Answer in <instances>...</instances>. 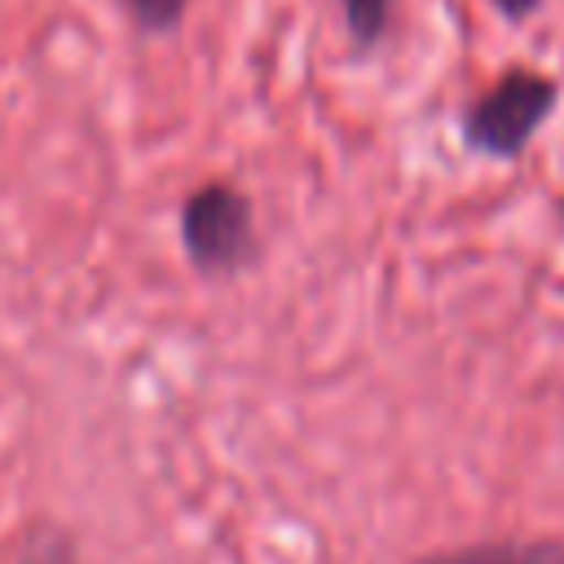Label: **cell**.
<instances>
[{"label":"cell","instance_id":"6da1fadb","mask_svg":"<svg viewBox=\"0 0 564 564\" xmlns=\"http://www.w3.org/2000/svg\"><path fill=\"white\" fill-rule=\"evenodd\" d=\"M560 101V84L533 66L502 70L480 97L463 106V145L485 159H520L529 141L542 132Z\"/></svg>","mask_w":564,"mask_h":564},{"label":"cell","instance_id":"7a4b0ae2","mask_svg":"<svg viewBox=\"0 0 564 564\" xmlns=\"http://www.w3.org/2000/svg\"><path fill=\"white\" fill-rule=\"evenodd\" d=\"M181 251L203 278H234L256 260V207L234 181H203L176 216Z\"/></svg>","mask_w":564,"mask_h":564},{"label":"cell","instance_id":"3957f363","mask_svg":"<svg viewBox=\"0 0 564 564\" xmlns=\"http://www.w3.org/2000/svg\"><path fill=\"white\" fill-rule=\"evenodd\" d=\"M414 564H564V542L555 538H494L454 551L419 555Z\"/></svg>","mask_w":564,"mask_h":564},{"label":"cell","instance_id":"277c9868","mask_svg":"<svg viewBox=\"0 0 564 564\" xmlns=\"http://www.w3.org/2000/svg\"><path fill=\"white\" fill-rule=\"evenodd\" d=\"M335 4L344 13V31H348L352 48H361V53L388 35L392 9H397V0H335Z\"/></svg>","mask_w":564,"mask_h":564},{"label":"cell","instance_id":"5b68a950","mask_svg":"<svg viewBox=\"0 0 564 564\" xmlns=\"http://www.w3.org/2000/svg\"><path fill=\"white\" fill-rule=\"evenodd\" d=\"M18 564H79V546H75V538L62 524L40 520V524L26 529Z\"/></svg>","mask_w":564,"mask_h":564},{"label":"cell","instance_id":"8992f818","mask_svg":"<svg viewBox=\"0 0 564 564\" xmlns=\"http://www.w3.org/2000/svg\"><path fill=\"white\" fill-rule=\"evenodd\" d=\"M119 4H123V13L132 18V26L145 31V35H167V31H176L181 18H185V9H189V0H119Z\"/></svg>","mask_w":564,"mask_h":564},{"label":"cell","instance_id":"52a82bcc","mask_svg":"<svg viewBox=\"0 0 564 564\" xmlns=\"http://www.w3.org/2000/svg\"><path fill=\"white\" fill-rule=\"evenodd\" d=\"M489 4H494V9H498L507 22H524V18H529V13H533L542 0H489Z\"/></svg>","mask_w":564,"mask_h":564}]
</instances>
